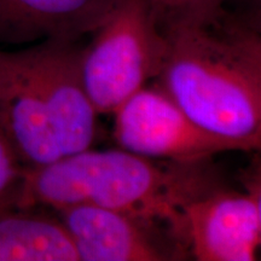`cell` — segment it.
Returning a JSON list of instances; mask_svg holds the SVG:
<instances>
[{
	"mask_svg": "<svg viewBox=\"0 0 261 261\" xmlns=\"http://www.w3.org/2000/svg\"><path fill=\"white\" fill-rule=\"evenodd\" d=\"M160 32L166 52L155 85L202 128L259 150L260 16L225 9L211 21Z\"/></svg>",
	"mask_w": 261,
	"mask_h": 261,
	"instance_id": "cell-1",
	"label": "cell"
},
{
	"mask_svg": "<svg viewBox=\"0 0 261 261\" xmlns=\"http://www.w3.org/2000/svg\"><path fill=\"white\" fill-rule=\"evenodd\" d=\"M219 182L208 160L181 163L127 150H84L25 168L4 203L56 211L89 204L168 225L181 237L182 207Z\"/></svg>",
	"mask_w": 261,
	"mask_h": 261,
	"instance_id": "cell-2",
	"label": "cell"
},
{
	"mask_svg": "<svg viewBox=\"0 0 261 261\" xmlns=\"http://www.w3.org/2000/svg\"><path fill=\"white\" fill-rule=\"evenodd\" d=\"M91 35L90 44L81 48L84 86L98 115L113 114L158 76L166 39L151 0H114Z\"/></svg>",
	"mask_w": 261,
	"mask_h": 261,
	"instance_id": "cell-3",
	"label": "cell"
},
{
	"mask_svg": "<svg viewBox=\"0 0 261 261\" xmlns=\"http://www.w3.org/2000/svg\"><path fill=\"white\" fill-rule=\"evenodd\" d=\"M113 115L120 149L148 159L191 163L221 152L247 151L233 140L198 126L158 85L140 89Z\"/></svg>",
	"mask_w": 261,
	"mask_h": 261,
	"instance_id": "cell-4",
	"label": "cell"
},
{
	"mask_svg": "<svg viewBox=\"0 0 261 261\" xmlns=\"http://www.w3.org/2000/svg\"><path fill=\"white\" fill-rule=\"evenodd\" d=\"M181 236L198 261H255L261 244L260 167L241 189L217 182L182 207Z\"/></svg>",
	"mask_w": 261,
	"mask_h": 261,
	"instance_id": "cell-5",
	"label": "cell"
},
{
	"mask_svg": "<svg viewBox=\"0 0 261 261\" xmlns=\"http://www.w3.org/2000/svg\"><path fill=\"white\" fill-rule=\"evenodd\" d=\"M83 46L77 41L48 39L15 51L18 68L46 107L63 156L92 146L98 113L84 86Z\"/></svg>",
	"mask_w": 261,
	"mask_h": 261,
	"instance_id": "cell-6",
	"label": "cell"
},
{
	"mask_svg": "<svg viewBox=\"0 0 261 261\" xmlns=\"http://www.w3.org/2000/svg\"><path fill=\"white\" fill-rule=\"evenodd\" d=\"M68 231L79 261H173L189 256L168 225L89 204L52 211Z\"/></svg>",
	"mask_w": 261,
	"mask_h": 261,
	"instance_id": "cell-7",
	"label": "cell"
},
{
	"mask_svg": "<svg viewBox=\"0 0 261 261\" xmlns=\"http://www.w3.org/2000/svg\"><path fill=\"white\" fill-rule=\"evenodd\" d=\"M114 0H0V45L77 41L100 23Z\"/></svg>",
	"mask_w": 261,
	"mask_h": 261,
	"instance_id": "cell-8",
	"label": "cell"
},
{
	"mask_svg": "<svg viewBox=\"0 0 261 261\" xmlns=\"http://www.w3.org/2000/svg\"><path fill=\"white\" fill-rule=\"evenodd\" d=\"M10 55V75L0 93V126L25 168L63 158L46 107Z\"/></svg>",
	"mask_w": 261,
	"mask_h": 261,
	"instance_id": "cell-9",
	"label": "cell"
},
{
	"mask_svg": "<svg viewBox=\"0 0 261 261\" xmlns=\"http://www.w3.org/2000/svg\"><path fill=\"white\" fill-rule=\"evenodd\" d=\"M0 261H79V256L51 210L0 204Z\"/></svg>",
	"mask_w": 261,
	"mask_h": 261,
	"instance_id": "cell-10",
	"label": "cell"
},
{
	"mask_svg": "<svg viewBox=\"0 0 261 261\" xmlns=\"http://www.w3.org/2000/svg\"><path fill=\"white\" fill-rule=\"evenodd\" d=\"M151 8L160 31L211 21L225 11L224 0H151Z\"/></svg>",
	"mask_w": 261,
	"mask_h": 261,
	"instance_id": "cell-11",
	"label": "cell"
},
{
	"mask_svg": "<svg viewBox=\"0 0 261 261\" xmlns=\"http://www.w3.org/2000/svg\"><path fill=\"white\" fill-rule=\"evenodd\" d=\"M24 166L12 149L0 126V198L5 197L18 184Z\"/></svg>",
	"mask_w": 261,
	"mask_h": 261,
	"instance_id": "cell-12",
	"label": "cell"
},
{
	"mask_svg": "<svg viewBox=\"0 0 261 261\" xmlns=\"http://www.w3.org/2000/svg\"><path fill=\"white\" fill-rule=\"evenodd\" d=\"M227 3L237 6L238 10L236 12H241V14L246 15L260 16L261 0H224V8Z\"/></svg>",
	"mask_w": 261,
	"mask_h": 261,
	"instance_id": "cell-13",
	"label": "cell"
},
{
	"mask_svg": "<svg viewBox=\"0 0 261 261\" xmlns=\"http://www.w3.org/2000/svg\"><path fill=\"white\" fill-rule=\"evenodd\" d=\"M10 75V56L8 51L0 50V93L8 83Z\"/></svg>",
	"mask_w": 261,
	"mask_h": 261,
	"instance_id": "cell-14",
	"label": "cell"
}]
</instances>
